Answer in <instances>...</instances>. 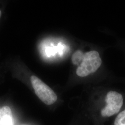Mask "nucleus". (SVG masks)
Instances as JSON below:
<instances>
[{
    "label": "nucleus",
    "mask_w": 125,
    "mask_h": 125,
    "mask_svg": "<svg viewBox=\"0 0 125 125\" xmlns=\"http://www.w3.org/2000/svg\"><path fill=\"white\" fill-rule=\"evenodd\" d=\"M102 62L98 52L96 51L88 52L84 54L82 62L76 70V74L82 77L89 76L98 69Z\"/></svg>",
    "instance_id": "f257e3e1"
},
{
    "label": "nucleus",
    "mask_w": 125,
    "mask_h": 125,
    "mask_svg": "<svg viewBox=\"0 0 125 125\" xmlns=\"http://www.w3.org/2000/svg\"><path fill=\"white\" fill-rule=\"evenodd\" d=\"M30 80L35 93L43 103L51 105L56 102L57 95L49 86L36 76H31Z\"/></svg>",
    "instance_id": "f03ea898"
},
{
    "label": "nucleus",
    "mask_w": 125,
    "mask_h": 125,
    "mask_svg": "<svg viewBox=\"0 0 125 125\" xmlns=\"http://www.w3.org/2000/svg\"><path fill=\"white\" fill-rule=\"evenodd\" d=\"M106 103L101 111L103 117H109L118 113L123 104V98L121 94L115 91L107 93L105 99Z\"/></svg>",
    "instance_id": "7ed1b4c3"
},
{
    "label": "nucleus",
    "mask_w": 125,
    "mask_h": 125,
    "mask_svg": "<svg viewBox=\"0 0 125 125\" xmlns=\"http://www.w3.org/2000/svg\"><path fill=\"white\" fill-rule=\"evenodd\" d=\"M0 125H13L12 113L9 106L0 108Z\"/></svg>",
    "instance_id": "20e7f679"
},
{
    "label": "nucleus",
    "mask_w": 125,
    "mask_h": 125,
    "mask_svg": "<svg viewBox=\"0 0 125 125\" xmlns=\"http://www.w3.org/2000/svg\"><path fill=\"white\" fill-rule=\"evenodd\" d=\"M84 54L80 50L76 51L72 55V61L74 65H80L84 56Z\"/></svg>",
    "instance_id": "39448f33"
},
{
    "label": "nucleus",
    "mask_w": 125,
    "mask_h": 125,
    "mask_svg": "<svg viewBox=\"0 0 125 125\" xmlns=\"http://www.w3.org/2000/svg\"><path fill=\"white\" fill-rule=\"evenodd\" d=\"M114 125H125V109L117 116Z\"/></svg>",
    "instance_id": "423d86ee"
},
{
    "label": "nucleus",
    "mask_w": 125,
    "mask_h": 125,
    "mask_svg": "<svg viewBox=\"0 0 125 125\" xmlns=\"http://www.w3.org/2000/svg\"><path fill=\"white\" fill-rule=\"evenodd\" d=\"M1 11L0 10V16H1Z\"/></svg>",
    "instance_id": "0eeeda50"
}]
</instances>
